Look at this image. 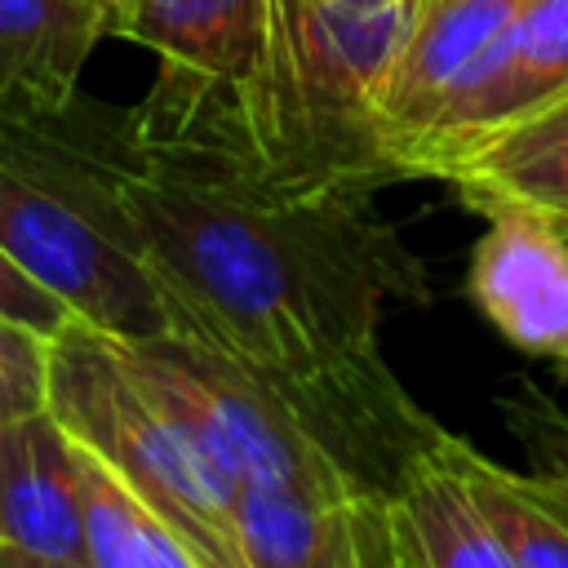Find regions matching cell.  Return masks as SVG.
Returning a JSON list of instances; mask_svg holds the SVG:
<instances>
[{
    "mask_svg": "<svg viewBox=\"0 0 568 568\" xmlns=\"http://www.w3.org/2000/svg\"><path fill=\"white\" fill-rule=\"evenodd\" d=\"M106 178L160 284L169 333L257 373L346 470L390 493L439 426L382 359L395 302H426V266L373 195L293 186L186 142L102 138Z\"/></svg>",
    "mask_w": 568,
    "mask_h": 568,
    "instance_id": "6da1fadb",
    "label": "cell"
},
{
    "mask_svg": "<svg viewBox=\"0 0 568 568\" xmlns=\"http://www.w3.org/2000/svg\"><path fill=\"white\" fill-rule=\"evenodd\" d=\"M417 0H262V44L231 89L155 80L120 120L133 142L222 151L262 178L373 195L395 182L377 146V93Z\"/></svg>",
    "mask_w": 568,
    "mask_h": 568,
    "instance_id": "7a4b0ae2",
    "label": "cell"
},
{
    "mask_svg": "<svg viewBox=\"0 0 568 568\" xmlns=\"http://www.w3.org/2000/svg\"><path fill=\"white\" fill-rule=\"evenodd\" d=\"M0 248L89 328L138 342L169 333L160 284L115 204L102 133L0 120Z\"/></svg>",
    "mask_w": 568,
    "mask_h": 568,
    "instance_id": "3957f363",
    "label": "cell"
},
{
    "mask_svg": "<svg viewBox=\"0 0 568 568\" xmlns=\"http://www.w3.org/2000/svg\"><path fill=\"white\" fill-rule=\"evenodd\" d=\"M49 413L89 457L164 515L204 568H244L235 484L120 364L115 342L84 320H67L49 342Z\"/></svg>",
    "mask_w": 568,
    "mask_h": 568,
    "instance_id": "277c9868",
    "label": "cell"
},
{
    "mask_svg": "<svg viewBox=\"0 0 568 568\" xmlns=\"http://www.w3.org/2000/svg\"><path fill=\"white\" fill-rule=\"evenodd\" d=\"M115 342V337H111ZM120 364L146 395L222 466L235 488H302L324 501L359 493L311 439L297 413L240 359L186 333L115 342Z\"/></svg>",
    "mask_w": 568,
    "mask_h": 568,
    "instance_id": "5b68a950",
    "label": "cell"
},
{
    "mask_svg": "<svg viewBox=\"0 0 568 568\" xmlns=\"http://www.w3.org/2000/svg\"><path fill=\"white\" fill-rule=\"evenodd\" d=\"M568 93V0H528L462 71L399 155V178H439L462 151Z\"/></svg>",
    "mask_w": 568,
    "mask_h": 568,
    "instance_id": "8992f818",
    "label": "cell"
},
{
    "mask_svg": "<svg viewBox=\"0 0 568 568\" xmlns=\"http://www.w3.org/2000/svg\"><path fill=\"white\" fill-rule=\"evenodd\" d=\"M470 248V306L528 359L568 377V235L532 213L493 209Z\"/></svg>",
    "mask_w": 568,
    "mask_h": 568,
    "instance_id": "52a82bcc",
    "label": "cell"
},
{
    "mask_svg": "<svg viewBox=\"0 0 568 568\" xmlns=\"http://www.w3.org/2000/svg\"><path fill=\"white\" fill-rule=\"evenodd\" d=\"M528 0H417L373 111L377 146L395 182H399V155L408 151V142L426 129L444 93L510 27V18Z\"/></svg>",
    "mask_w": 568,
    "mask_h": 568,
    "instance_id": "ba28073f",
    "label": "cell"
},
{
    "mask_svg": "<svg viewBox=\"0 0 568 568\" xmlns=\"http://www.w3.org/2000/svg\"><path fill=\"white\" fill-rule=\"evenodd\" d=\"M0 546L84 564L80 457L49 404L0 422Z\"/></svg>",
    "mask_w": 568,
    "mask_h": 568,
    "instance_id": "9c48e42d",
    "label": "cell"
},
{
    "mask_svg": "<svg viewBox=\"0 0 568 568\" xmlns=\"http://www.w3.org/2000/svg\"><path fill=\"white\" fill-rule=\"evenodd\" d=\"M102 36L89 0H0V120L67 115Z\"/></svg>",
    "mask_w": 568,
    "mask_h": 568,
    "instance_id": "30bf717a",
    "label": "cell"
},
{
    "mask_svg": "<svg viewBox=\"0 0 568 568\" xmlns=\"http://www.w3.org/2000/svg\"><path fill=\"white\" fill-rule=\"evenodd\" d=\"M435 182H448L475 213L519 209L568 235V93L488 133Z\"/></svg>",
    "mask_w": 568,
    "mask_h": 568,
    "instance_id": "8fae6325",
    "label": "cell"
},
{
    "mask_svg": "<svg viewBox=\"0 0 568 568\" xmlns=\"http://www.w3.org/2000/svg\"><path fill=\"white\" fill-rule=\"evenodd\" d=\"M111 36L160 58L169 84L231 89L248 75L262 44V0H138Z\"/></svg>",
    "mask_w": 568,
    "mask_h": 568,
    "instance_id": "7c38bea8",
    "label": "cell"
},
{
    "mask_svg": "<svg viewBox=\"0 0 568 568\" xmlns=\"http://www.w3.org/2000/svg\"><path fill=\"white\" fill-rule=\"evenodd\" d=\"M390 506L417 568H515L510 550L475 506L462 470L444 453V426H435L404 457L390 484Z\"/></svg>",
    "mask_w": 568,
    "mask_h": 568,
    "instance_id": "4fadbf2b",
    "label": "cell"
},
{
    "mask_svg": "<svg viewBox=\"0 0 568 568\" xmlns=\"http://www.w3.org/2000/svg\"><path fill=\"white\" fill-rule=\"evenodd\" d=\"M244 568H355L346 501L302 488H235Z\"/></svg>",
    "mask_w": 568,
    "mask_h": 568,
    "instance_id": "5bb4252c",
    "label": "cell"
},
{
    "mask_svg": "<svg viewBox=\"0 0 568 568\" xmlns=\"http://www.w3.org/2000/svg\"><path fill=\"white\" fill-rule=\"evenodd\" d=\"M444 453L462 470L475 506L510 550L515 568H568V501L537 475H515L462 435L444 430Z\"/></svg>",
    "mask_w": 568,
    "mask_h": 568,
    "instance_id": "9a60e30c",
    "label": "cell"
},
{
    "mask_svg": "<svg viewBox=\"0 0 568 568\" xmlns=\"http://www.w3.org/2000/svg\"><path fill=\"white\" fill-rule=\"evenodd\" d=\"M89 568H204L191 541L75 444Z\"/></svg>",
    "mask_w": 568,
    "mask_h": 568,
    "instance_id": "2e32d148",
    "label": "cell"
},
{
    "mask_svg": "<svg viewBox=\"0 0 568 568\" xmlns=\"http://www.w3.org/2000/svg\"><path fill=\"white\" fill-rule=\"evenodd\" d=\"M497 404H501V417H506L510 435L524 444V453L532 462V475L568 501V408L555 404L532 382H519Z\"/></svg>",
    "mask_w": 568,
    "mask_h": 568,
    "instance_id": "e0dca14e",
    "label": "cell"
},
{
    "mask_svg": "<svg viewBox=\"0 0 568 568\" xmlns=\"http://www.w3.org/2000/svg\"><path fill=\"white\" fill-rule=\"evenodd\" d=\"M49 342L53 337L0 315V422L49 404Z\"/></svg>",
    "mask_w": 568,
    "mask_h": 568,
    "instance_id": "ac0fdd59",
    "label": "cell"
},
{
    "mask_svg": "<svg viewBox=\"0 0 568 568\" xmlns=\"http://www.w3.org/2000/svg\"><path fill=\"white\" fill-rule=\"evenodd\" d=\"M346 524H351V550L355 568H417L404 524L390 506V493L359 488L346 497Z\"/></svg>",
    "mask_w": 568,
    "mask_h": 568,
    "instance_id": "d6986e66",
    "label": "cell"
},
{
    "mask_svg": "<svg viewBox=\"0 0 568 568\" xmlns=\"http://www.w3.org/2000/svg\"><path fill=\"white\" fill-rule=\"evenodd\" d=\"M0 315L18 320V324H27V328H36V333H44V337H58L62 324L75 320L53 293H44L27 271H18V266L4 257V248H0Z\"/></svg>",
    "mask_w": 568,
    "mask_h": 568,
    "instance_id": "ffe728a7",
    "label": "cell"
},
{
    "mask_svg": "<svg viewBox=\"0 0 568 568\" xmlns=\"http://www.w3.org/2000/svg\"><path fill=\"white\" fill-rule=\"evenodd\" d=\"M0 568H89L80 559H53V555H31V550H13L0 546Z\"/></svg>",
    "mask_w": 568,
    "mask_h": 568,
    "instance_id": "44dd1931",
    "label": "cell"
},
{
    "mask_svg": "<svg viewBox=\"0 0 568 568\" xmlns=\"http://www.w3.org/2000/svg\"><path fill=\"white\" fill-rule=\"evenodd\" d=\"M89 4L98 9V18H102V31L111 36V27H115V22H120V18H124V13H129L138 0H89Z\"/></svg>",
    "mask_w": 568,
    "mask_h": 568,
    "instance_id": "7402d4cb",
    "label": "cell"
}]
</instances>
